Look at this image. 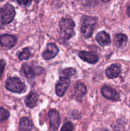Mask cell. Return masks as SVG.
I'll return each instance as SVG.
<instances>
[{
    "mask_svg": "<svg viewBox=\"0 0 130 131\" xmlns=\"http://www.w3.org/2000/svg\"><path fill=\"white\" fill-rule=\"evenodd\" d=\"M75 24L73 20L69 18H62L59 21L60 35L64 39L68 40L73 37L75 34L74 28Z\"/></svg>",
    "mask_w": 130,
    "mask_h": 131,
    "instance_id": "1",
    "label": "cell"
},
{
    "mask_svg": "<svg viewBox=\"0 0 130 131\" xmlns=\"http://www.w3.org/2000/svg\"><path fill=\"white\" fill-rule=\"evenodd\" d=\"M97 19L94 17L83 16L81 19V32L85 38H89L93 35L96 24Z\"/></svg>",
    "mask_w": 130,
    "mask_h": 131,
    "instance_id": "2",
    "label": "cell"
},
{
    "mask_svg": "<svg viewBox=\"0 0 130 131\" xmlns=\"http://www.w3.org/2000/svg\"><path fill=\"white\" fill-rule=\"evenodd\" d=\"M15 15V8L10 4H6L0 9V20L3 24H8L11 23Z\"/></svg>",
    "mask_w": 130,
    "mask_h": 131,
    "instance_id": "3",
    "label": "cell"
},
{
    "mask_svg": "<svg viewBox=\"0 0 130 131\" xmlns=\"http://www.w3.org/2000/svg\"><path fill=\"white\" fill-rule=\"evenodd\" d=\"M6 88L15 93H21L25 89V84L18 78H10L6 81Z\"/></svg>",
    "mask_w": 130,
    "mask_h": 131,
    "instance_id": "4",
    "label": "cell"
},
{
    "mask_svg": "<svg viewBox=\"0 0 130 131\" xmlns=\"http://www.w3.org/2000/svg\"><path fill=\"white\" fill-rule=\"evenodd\" d=\"M70 84V80L66 77H61L56 84V92L59 97H62L66 93V90L69 88Z\"/></svg>",
    "mask_w": 130,
    "mask_h": 131,
    "instance_id": "5",
    "label": "cell"
},
{
    "mask_svg": "<svg viewBox=\"0 0 130 131\" xmlns=\"http://www.w3.org/2000/svg\"><path fill=\"white\" fill-rule=\"evenodd\" d=\"M50 120V128L52 130H56L61 124V118L59 113L55 110H51L48 112Z\"/></svg>",
    "mask_w": 130,
    "mask_h": 131,
    "instance_id": "6",
    "label": "cell"
},
{
    "mask_svg": "<svg viewBox=\"0 0 130 131\" xmlns=\"http://www.w3.org/2000/svg\"><path fill=\"white\" fill-rule=\"evenodd\" d=\"M101 93L103 97L110 101H117L120 99L118 92L108 86H104L102 87Z\"/></svg>",
    "mask_w": 130,
    "mask_h": 131,
    "instance_id": "7",
    "label": "cell"
},
{
    "mask_svg": "<svg viewBox=\"0 0 130 131\" xmlns=\"http://www.w3.org/2000/svg\"><path fill=\"white\" fill-rule=\"evenodd\" d=\"M59 52V49L55 43H50L47 45V49L43 52L42 56L45 60H51Z\"/></svg>",
    "mask_w": 130,
    "mask_h": 131,
    "instance_id": "8",
    "label": "cell"
},
{
    "mask_svg": "<svg viewBox=\"0 0 130 131\" xmlns=\"http://www.w3.org/2000/svg\"><path fill=\"white\" fill-rule=\"evenodd\" d=\"M16 37L10 35H3L0 36V43L3 47L10 49L16 43Z\"/></svg>",
    "mask_w": 130,
    "mask_h": 131,
    "instance_id": "9",
    "label": "cell"
},
{
    "mask_svg": "<svg viewBox=\"0 0 130 131\" xmlns=\"http://www.w3.org/2000/svg\"><path fill=\"white\" fill-rule=\"evenodd\" d=\"M75 99L78 101H81L82 99L85 95L87 92V88L85 84L80 82H77L75 85Z\"/></svg>",
    "mask_w": 130,
    "mask_h": 131,
    "instance_id": "10",
    "label": "cell"
},
{
    "mask_svg": "<svg viewBox=\"0 0 130 131\" xmlns=\"http://www.w3.org/2000/svg\"><path fill=\"white\" fill-rule=\"evenodd\" d=\"M79 56L80 58L89 63H96L99 60V57L92 52L81 51L79 52Z\"/></svg>",
    "mask_w": 130,
    "mask_h": 131,
    "instance_id": "11",
    "label": "cell"
},
{
    "mask_svg": "<svg viewBox=\"0 0 130 131\" xmlns=\"http://www.w3.org/2000/svg\"><path fill=\"white\" fill-rule=\"evenodd\" d=\"M96 38V40L98 42V43L100 46H108L111 43L110 37V35L107 32L104 31L98 33Z\"/></svg>",
    "mask_w": 130,
    "mask_h": 131,
    "instance_id": "12",
    "label": "cell"
},
{
    "mask_svg": "<svg viewBox=\"0 0 130 131\" xmlns=\"http://www.w3.org/2000/svg\"><path fill=\"white\" fill-rule=\"evenodd\" d=\"M121 73V67L117 64H113L106 70L105 74L109 78L113 79L119 76Z\"/></svg>",
    "mask_w": 130,
    "mask_h": 131,
    "instance_id": "13",
    "label": "cell"
},
{
    "mask_svg": "<svg viewBox=\"0 0 130 131\" xmlns=\"http://www.w3.org/2000/svg\"><path fill=\"white\" fill-rule=\"evenodd\" d=\"M38 95L34 92H31L27 97L25 98V102L27 106L30 108H33L36 105L37 102H38Z\"/></svg>",
    "mask_w": 130,
    "mask_h": 131,
    "instance_id": "14",
    "label": "cell"
},
{
    "mask_svg": "<svg viewBox=\"0 0 130 131\" xmlns=\"http://www.w3.org/2000/svg\"><path fill=\"white\" fill-rule=\"evenodd\" d=\"M33 123L29 118L24 117L20 119V131H32Z\"/></svg>",
    "mask_w": 130,
    "mask_h": 131,
    "instance_id": "15",
    "label": "cell"
},
{
    "mask_svg": "<svg viewBox=\"0 0 130 131\" xmlns=\"http://www.w3.org/2000/svg\"><path fill=\"white\" fill-rule=\"evenodd\" d=\"M22 72L25 78L29 80H31L35 76V71L34 69L26 63H24L22 67Z\"/></svg>",
    "mask_w": 130,
    "mask_h": 131,
    "instance_id": "16",
    "label": "cell"
},
{
    "mask_svg": "<svg viewBox=\"0 0 130 131\" xmlns=\"http://www.w3.org/2000/svg\"><path fill=\"white\" fill-rule=\"evenodd\" d=\"M127 41V37L124 34H118L115 38V45L119 48L124 47Z\"/></svg>",
    "mask_w": 130,
    "mask_h": 131,
    "instance_id": "17",
    "label": "cell"
},
{
    "mask_svg": "<svg viewBox=\"0 0 130 131\" xmlns=\"http://www.w3.org/2000/svg\"><path fill=\"white\" fill-rule=\"evenodd\" d=\"M61 74L63 75L62 77H66V78H69L70 77L73 76L76 74V70L72 68H68V69L62 70L61 72Z\"/></svg>",
    "mask_w": 130,
    "mask_h": 131,
    "instance_id": "18",
    "label": "cell"
},
{
    "mask_svg": "<svg viewBox=\"0 0 130 131\" xmlns=\"http://www.w3.org/2000/svg\"><path fill=\"white\" fill-rule=\"evenodd\" d=\"M30 51L28 48H25L22 50L21 52L19 54V58L20 60H25L29 59V58L30 57Z\"/></svg>",
    "mask_w": 130,
    "mask_h": 131,
    "instance_id": "19",
    "label": "cell"
},
{
    "mask_svg": "<svg viewBox=\"0 0 130 131\" xmlns=\"http://www.w3.org/2000/svg\"><path fill=\"white\" fill-rule=\"evenodd\" d=\"M10 116V113L7 110L3 107H0V122L5 121Z\"/></svg>",
    "mask_w": 130,
    "mask_h": 131,
    "instance_id": "20",
    "label": "cell"
},
{
    "mask_svg": "<svg viewBox=\"0 0 130 131\" xmlns=\"http://www.w3.org/2000/svg\"><path fill=\"white\" fill-rule=\"evenodd\" d=\"M73 125L70 122H67L63 125L61 131H73Z\"/></svg>",
    "mask_w": 130,
    "mask_h": 131,
    "instance_id": "21",
    "label": "cell"
},
{
    "mask_svg": "<svg viewBox=\"0 0 130 131\" xmlns=\"http://www.w3.org/2000/svg\"><path fill=\"white\" fill-rule=\"evenodd\" d=\"M21 6H28L31 4L32 0H15Z\"/></svg>",
    "mask_w": 130,
    "mask_h": 131,
    "instance_id": "22",
    "label": "cell"
},
{
    "mask_svg": "<svg viewBox=\"0 0 130 131\" xmlns=\"http://www.w3.org/2000/svg\"><path fill=\"white\" fill-rule=\"evenodd\" d=\"M5 61L4 60H0V78L2 76L4 69L5 67Z\"/></svg>",
    "mask_w": 130,
    "mask_h": 131,
    "instance_id": "23",
    "label": "cell"
},
{
    "mask_svg": "<svg viewBox=\"0 0 130 131\" xmlns=\"http://www.w3.org/2000/svg\"><path fill=\"white\" fill-rule=\"evenodd\" d=\"M127 14H128L129 16L130 17V6L127 8Z\"/></svg>",
    "mask_w": 130,
    "mask_h": 131,
    "instance_id": "24",
    "label": "cell"
},
{
    "mask_svg": "<svg viewBox=\"0 0 130 131\" xmlns=\"http://www.w3.org/2000/svg\"><path fill=\"white\" fill-rule=\"evenodd\" d=\"M96 131H108V130H105V129H99V130H97Z\"/></svg>",
    "mask_w": 130,
    "mask_h": 131,
    "instance_id": "25",
    "label": "cell"
},
{
    "mask_svg": "<svg viewBox=\"0 0 130 131\" xmlns=\"http://www.w3.org/2000/svg\"><path fill=\"white\" fill-rule=\"evenodd\" d=\"M101 1H103V2H104V3H107V2H108L110 0H101Z\"/></svg>",
    "mask_w": 130,
    "mask_h": 131,
    "instance_id": "26",
    "label": "cell"
},
{
    "mask_svg": "<svg viewBox=\"0 0 130 131\" xmlns=\"http://www.w3.org/2000/svg\"><path fill=\"white\" fill-rule=\"evenodd\" d=\"M36 1H39V0H36Z\"/></svg>",
    "mask_w": 130,
    "mask_h": 131,
    "instance_id": "27",
    "label": "cell"
}]
</instances>
